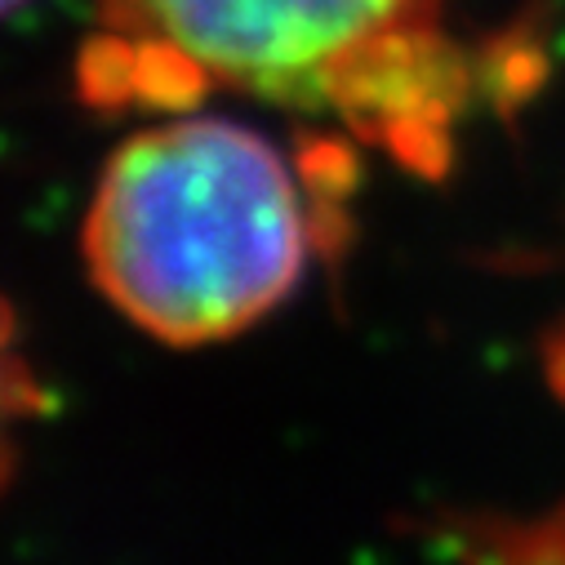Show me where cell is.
Segmentation results:
<instances>
[{"instance_id":"6da1fadb","label":"cell","mask_w":565,"mask_h":565,"mask_svg":"<svg viewBox=\"0 0 565 565\" xmlns=\"http://www.w3.org/2000/svg\"><path fill=\"white\" fill-rule=\"evenodd\" d=\"M76 76L103 111L241 89L330 116L423 174L450 161L472 107L446 0H98Z\"/></svg>"},{"instance_id":"277c9868","label":"cell","mask_w":565,"mask_h":565,"mask_svg":"<svg viewBox=\"0 0 565 565\" xmlns=\"http://www.w3.org/2000/svg\"><path fill=\"white\" fill-rule=\"evenodd\" d=\"M19 6H28V0H0V19H6V14H14Z\"/></svg>"},{"instance_id":"7a4b0ae2","label":"cell","mask_w":565,"mask_h":565,"mask_svg":"<svg viewBox=\"0 0 565 565\" xmlns=\"http://www.w3.org/2000/svg\"><path fill=\"white\" fill-rule=\"evenodd\" d=\"M334 192L258 129L174 116L107 157L81 249L103 299L143 334L218 343L290 299L326 249Z\"/></svg>"},{"instance_id":"3957f363","label":"cell","mask_w":565,"mask_h":565,"mask_svg":"<svg viewBox=\"0 0 565 565\" xmlns=\"http://www.w3.org/2000/svg\"><path fill=\"white\" fill-rule=\"evenodd\" d=\"M45 396H41V383L23 356V343H19V330H14V317L10 308L0 303V486L10 481V468H14V455H19V437L23 428L41 414Z\"/></svg>"}]
</instances>
